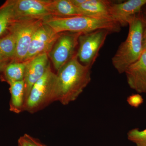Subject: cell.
Masks as SVG:
<instances>
[{
  "mask_svg": "<svg viewBox=\"0 0 146 146\" xmlns=\"http://www.w3.org/2000/svg\"><path fill=\"white\" fill-rule=\"evenodd\" d=\"M91 68L79 61L76 53L57 72L55 101L66 105L76 100L91 81Z\"/></svg>",
  "mask_w": 146,
  "mask_h": 146,
  "instance_id": "6da1fadb",
  "label": "cell"
},
{
  "mask_svg": "<svg viewBox=\"0 0 146 146\" xmlns=\"http://www.w3.org/2000/svg\"><path fill=\"white\" fill-rule=\"evenodd\" d=\"M146 25L141 13L133 16L129 21L127 37L121 43L112 58L113 67L119 74L124 73L143 53V33Z\"/></svg>",
  "mask_w": 146,
  "mask_h": 146,
  "instance_id": "7a4b0ae2",
  "label": "cell"
},
{
  "mask_svg": "<svg viewBox=\"0 0 146 146\" xmlns=\"http://www.w3.org/2000/svg\"><path fill=\"white\" fill-rule=\"evenodd\" d=\"M44 22L58 33L65 32L83 33L101 29L108 30L113 33L120 31L121 27L112 19L84 16L68 18L50 17L44 20Z\"/></svg>",
  "mask_w": 146,
  "mask_h": 146,
  "instance_id": "3957f363",
  "label": "cell"
},
{
  "mask_svg": "<svg viewBox=\"0 0 146 146\" xmlns=\"http://www.w3.org/2000/svg\"><path fill=\"white\" fill-rule=\"evenodd\" d=\"M56 78V74L50 67L32 88L25 103L24 111L35 113L55 102Z\"/></svg>",
  "mask_w": 146,
  "mask_h": 146,
  "instance_id": "277c9868",
  "label": "cell"
},
{
  "mask_svg": "<svg viewBox=\"0 0 146 146\" xmlns=\"http://www.w3.org/2000/svg\"><path fill=\"white\" fill-rule=\"evenodd\" d=\"M110 33L109 31L101 29L81 34L79 37L77 52L79 61L91 68L98 58L108 35Z\"/></svg>",
  "mask_w": 146,
  "mask_h": 146,
  "instance_id": "5b68a950",
  "label": "cell"
},
{
  "mask_svg": "<svg viewBox=\"0 0 146 146\" xmlns=\"http://www.w3.org/2000/svg\"><path fill=\"white\" fill-rule=\"evenodd\" d=\"M82 33L65 32L60 35L51 50L48 54L56 71L65 65L76 54L79 37Z\"/></svg>",
  "mask_w": 146,
  "mask_h": 146,
  "instance_id": "8992f818",
  "label": "cell"
},
{
  "mask_svg": "<svg viewBox=\"0 0 146 146\" xmlns=\"http://www.w3.org/2000/svg\"><path fill=\"white\" fill-rule=\"evenodd\" d=\"M44 22L43 20L14 21L9 30L14 34L16 41L14 61H25L33 35Z\"/></svg>",
  "mask_w": 146,
  "mask_h": 146,
  "instance_id": "52a82bcc",
  "label": "cell"
},
{
  "mask_svg": "<svg viewBox=\"0 0 146 146\" xmlns=\"http://www.w3.org/2000/svg\"><path fill=\"white\" fill-rule=\"evenodd\" d=\"M50 0H13L14 21L44 20L51 17Z\"/></svg>",
  "mask_w": 146,
  "mask_h": 146,
  "instance_id": "ba28073f",
  "label": "cell"
},
{
  "mask_svg": "<svg viewBox=\"0 0 146 146\" xmlns=\"http://www.w3.org/2000/svg\"><path fill=\"white\" fill-rule=\"evenodd\" d=\"M59 35L60 33H57L51 27L43 22L33 35L25 61L39 55L48 54Z\"/></svg>",
  "mask_w": 146,
  "mask_h": 146,
  "instance_id": "9c48e42d",
  "label": "cell"
},
{
  "mask_svg": "<svg viewBox=\"0 0 146 146\" xmlns=\"http://www.w3.org/2000/svg\"><path fill=\"white\" fill-rule=\"evenodd\" d=\"M51 67L48 54H44L27 61L25 71V103L33 86Z\"/></svg>",
  "mask_w": 146,
  "mask_h": 146,
  "instance_id": "30bf717a",
  "label": "cell"
},
{
  "mask_svg": "<svg viewBox=\"0 0 146 146\" xmlns=\"http://www.w3.org/2000/svg\"><path fill=\"white\" fill-rule=\"evenodd\" d=\"M146 4V0H128L119 3H112L110 8L111 19L121 27L128 25L133 16L141 13Z\"/></svg>",
  "mask_w": 146,
  "mask_h": 146,
  "instance_id": "8fae6325",
  "label": "cell"
},
{
  "mask_svg": "<svg viewBox=\"0 0 146 146\" xmlns=\"http://www.w3.org/2000/svg\"><path fill=\"white\" fill-rule=\"evenodd\" d=\"M125 74L128 84L138 94H146V51L126 70Z\"/></svg>",
  "mask_w": 146,
  "mask_h": 146,
  "instance_id": "7c38bea8",
  "label": "cell"
},
{
  "mask_svg": "<svg viewBox=\"0 0 146 146\" xmlns=\"http://www.w3.org/2000/svg\"><path fill=\"white\" fill-rule=\"evenodd\" d=\"M71 1L78 9L81 16L91 18L112 19L110 15V8L113 2L111 1L71 0Z\"/></svg>",
  "mask_w": 146,
  "mask_h": 146,
  "instance_id": "4fadbf2b",
  "label": "cell"
},
{
  "mask_svg": "<svg viewBox=\"0 0 146 146\" xmlns=\"http://www.w3.org/2000/svg\"><path fill=\"white\" fill-rule=\"evenodd\" d=\"M49 7L51 17L68 18L81 16L71 0H50Z\"/></svg>",
  "mask_w": 146,
  "mask_h": 146,
  "instance_id": "5bb4252c",
  "label": "cell"
},
{
  "mask_svg": "<svg viewBox=\"0 0 146 146\" xmlns=\"http://www.w3.org/2000/svg\"><path fill=\"white\" fill-rule=\"evenodd\" d=\"M27 61L24 62L12 60L7 64L0 75L1 81L9 84L24 80Z\"/></svg>",
  "mask_w": 146,
  "mask_h": 146,
  "instance_id": "9a60e30c",
  "label": "cell"
},
{
  "mask_svg": "<svg viewBox=\"0 0 146 146\" xmlns=\"http://www.w3.org/2000/svg\"><path fill=\"white\" fill-rule=\"evenodd\" d=\"M11 95L9 110L16 114L24 111L25 104L24 80L13 82L9 84Z\"/></svg>",
  "mask_w": 146,
  "mask_h": 146,
  "instance_id": "2e32d148",
  "label": "cell"
},
{
  "mask_svg": "<svg viewBox=\"0 0 146 146\" xmlns=\"http://www.w3.org/2000/svg\"><path fill=\"white\" fill-rule=\"evenodd\" d=\"M13 0H7L0 6V38L9 31L14 21Z\"/></svg>",
  "mask_w": 146,
  "mask_h": 146,
  "instance_id": "e0dca14e",
  "label": "cell"
},
{
  "mask_svg": "<svg viewBox=\"0 0 146 146\" xmlns=\"http://www.w3.org/2000/svg\"><path fill=\"white\" fill-rule=\"evenodd\" d=\"M16 52V41L13 33H8L0 38V55L10 61L14 60Z\"/></svg>",
  "mask_w": 146,
  "mask_h": 146,
  "instance_id": "ac0fdd59",
  "label": "cell"
},
{
  "mask_svg": "<svg viewBox=\"0 0 146 146\" xmlns=\"http://www.w3.org/2000/svg\"><path fill=\"white\" fill-rule=\"evenodd\" d=\"M127 135L128 139L136 146H146V129L143 130L133 129L128 132Z\"/></svg>",
  "mask_w": 146,
  "mask_h": 146,
  "instance_id": "d6986e66",
  "label": "cell"
},
{
  "mask_svg": "<svg viewBox=\"0 0 146 146\" xmlns=\"http://www.w3.org/2000/svg\"><path fill=\"white\" fill-rule=\"evenodd\" d=\"M127 101L130 106L138 108L143 102V99L140 94H134L128 97Z\"/></svg>",
  "mask_w": 146,
  "mask_h": 146,
  "instance_id": "ffe728a7",
  "label": "cell"
},
{
  "mask_svg": "<svg viewBox=\"0 0 146 146\" xmlns=\"http://www.w3.org/2000/svg\"><path fill=\"white\" fill-rule=\"evenodd\" d=\"M28 146H46L42 143L38 139L32 137L29 134L25 133L22 136Z\"/></svg>",
  "mask_w": 146,
  "mask_h": 146,
  "instance_id": "44dd1931",
  "label": "cell"
},
{
  "mask_svg": "<svg viewBox=\"0 0 146 146\" xmlns=\"http://www.w3.org/2000/svg\"><path fill=\"white\" fill-rule=\"evenodd\" d=\"M10 61H11L3 57L0 55V74L2 72L7 65Z\"/></svg>",
  "mask_w": 146,
  "mask_h": 146,
  "instance_id": "7402d4cb",
  "label": "cell"
},
{
  "mask_svg": "<svg viewBox=\"0 0 146 146\" xmlns=\"http://www.w3.org/2000/svg\"><path fill=\"white\" fill-rule=\"evenodd\" d=\"M143 50L146 51V25L144 29L143 33Z\"/></svg>",
  "mask_w": 146,
  "mask_h": 146,
  "instance_id": "603a6c76",
  "label": "cell"
},
{
  "mask_svg": "<svg viewBox=\"0 0 146 146\" xmlns=\"http://www.w3.org/2000/svg\"><path fill=\"white\" fill-rule=\"evenodd\" d=\"M141 13L143 19L146 23V4L142 8Z\"/></svg>",
  "mask_w": 146,
  "mask_h": 146,
  "instance_id": "cb8c5ba5",
  "label": "cell"
},
{
  "mask_svg": "<svg viewBox=\"0 0 146 146\" xmlns=\"http://www.w3.org/2000/svg\"><path fill=\"white\" fill-rule=\"evenodd\" d=\"M18 146H28L22 136L18 139Z\"/></svg>",
  "mask_w": 146,
  "mask_h": 146,
  "instance_id": "d4e9b609",
  "label": "cell"
}]
</instances>
